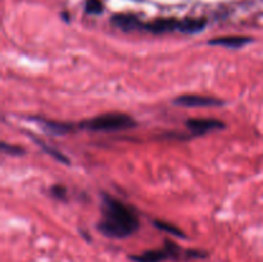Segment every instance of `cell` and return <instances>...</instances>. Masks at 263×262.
<instances>
[{"instance_id":"cell-1","label":"cell","mask_w":263,"mask_h":262,"mask_svg":"<svg viewBox=\"0 0 263 262\" xmlns=\"http://www.w3.org/2000/svg\"><path fill=\"white\" fill-rule=\"evenodd\" d=\"M140 222L128 205L112 195L102 194V217L97 228L103 235L113 239H125L138 231Z\"/></svg>"},{"instance_id":"cell-2","label":"cell","mask_w":263,"mask_h":262,"mask_svg":"<svg viewBox=\"0 0 263 262\" xmlns=\"http://www.w3.org/2000/svg\"><path fill=\"white\" fill-rule=\"evenodd\" d=\"M208 254L200 249H184L172 241L166 240L162 248L149 249L140 254L130 256L134 262H166V261H187V259H203Z\"/></svg>"},{"instance_id":"cell-3","label":"cell","mask_w":263,"mask_h":262,"mask_svg":"<svg viewBox=\"0 0 263 262\" xmlns=\"http://www.w3.org/2000/svg\"><path fill=\"white\" fill-rule=\"evenodd\" d=\"M79 126L80 128L97 131V133H115V131H123L135 127L136 122L131 116L126 113L109 112L89 118Z\"/></svg>"},{"instance_id":"cell-4","label":"cell","mask_w":263,"mask_h":262,"mask_svg":"<svg viewBox=\"0 0 263 262\" xmlns=\"http://www.w3.org/2000/svg\"><path fill=\"white\" fill-rule=\"evenodd\" d=\"M174 104L181 105V107L199 108V107H218L222 105L223 102L218 98L208 97L202 94H184L175 98Z\"/></svg>"},{"instance_id":"cell-5","label":"cell","mask_w":263,"mask_h":262,"mask_svg":"<svg viewBox=\"0 0 263 262\" xmlns=\"http://www.w3.org/2000/svg\"><path fill=\"white\" fill-rule=\"evenodd\" d=\"M186 127L195 135H204L212 131L222 130L225 128V123L217 118H189Z\"/></svg>"},{"instance_id":"cell-6","label":"cell","mask_w":263,"mask_h":262,"mask_svg":"<svg viewBox=\"0 0 263 262\" xmlns=\"http://www.w3.org/2000/svg\"><path fill=\"white\" fill-rule=\"evenodd\" d=\"M182 28V20L176 18H158V20L151 21V22L143 23L141 30H145L152 33H167L180 31Z\"/></svg>"},{"instance_id":"cell-7","label":"cell","mask_w":263,"mask_h":262,"mask_svg":"<svg viewBox=\"0 0 263 262\" xmlns=\"http://www.w3.org/2000/svg\"><path fill=\"white\" fill-rule=\"evenodd\" d=\"M252 39L247 38V36H220V38H213L208 41L210 45H218L225 46V48L230 49H239L241 46L247 45L251 43Z\"/></svg>"},{"instance_id":"cell-8","label":"cell","mask_w":263,"mask_h":262,"mask_svg":"<svg viewBox=\"0 0 263 262\" xmlns=\"http://www.w3.org/2000/svg\"><path fill=\"white\" fill-rule=\"evenodd\" d=\"M112 23L123 31L141 30L143 22L133 14H116L112 17Z\"/></svg>"},{"instance_id":"cell-9","label":"cell","mask_w":263,"mask_h":262,"mask_svg":"<svg viewBox=\"0 0 263 262\" xmlns=\"http://www.w3.org/2000/svg\"><path fill=\"white\" fill-rule=\"evenodd\" d=\"M207 21L203 18H185L182 20L181 32L184 33H197L204 30Z\"/></svg>"},{"instance_id":"cell-10","label":"cell","mask_w":263,"mask_h":262,"mask_svg":"<svg viewBox=\"0 0 263 262\" xmlns=\"http://www.w3.org/2000/svg\"><path fill=\"white\" fill-rule=\"evenodd\" d=\"M43 125L49 133L57 134V135H63V134L72 131V128H73V126L69 125V123L57 122V121H43Z\"/></svg>"},{"instance_id":"cell-11","label":"cell","mask_w":263,"mask_h":262,"mask_svg":"<svg viewBox=\"0 0 263 262\" xmlns=\"http://www.w3.org/2000/svg\"><path fill=\"white\" fill-rule=\"evenodd\" d=\"M153 223L162 231H166V233L171 234V235L179 236V238H186L184 233L180 230L177 226H175L174 223H170L167 221H162V220H153Z\"/></svg>"},{"instance_id":"cell-12","label":"cell","mask_w":263,"mask_h":262,"mask_svg":"<svg viewBox=\"0 0 263 262\" xmlns=\"http://www.w3.org/2000/svg\"><path fill=\"white\" fill-rule=\"evenodd\" d=\"M35 139V141H36V144H37V145H40L41 148L44 149V152H46V153L48 154H50L51 157H53L54 159H57V161H59V162H62V163H66V164H68V158H67L66 156H64L63 153H62V152H59L58 149H55V148H53V146H50V145H48V144H44V143H41V140H39V139H36V138H33Z\"/></svg>"},{"instance_id":"cell-13","label":"cell","mask_w":263,"mask_h":262,"mask_svg":"<svg viewBox=\"0 0 263 262\" xmlns=\"http://www.w3.org/2000/svg\"><path fill=\"white\" fill-rule=\"evenodd\" d=\"M104 7H103V3L100 0H86L85 3V10L89 14L98 15L103 12Z\"/></svg>"},{"instance_id":"cell-14","label":"cell","mask_w":263,"mask_h":262,"mask_svg":"<svg viewBox=\"0 0 263 262\" xmlns=\"http://www.w3.org/2000/svg\"><path fill=\"white\" fill-rule=\"evenodd\" d=\"M50 194L59 200H67V189L61 184L53 185L50 188Z\"/></svg>"},{"instance_id":"cell-15","label":"cell","mask_w":263,"mask_h":262,"mask_svg":"<svg viewBox=\"0 0 263 262\" xmlns=\"http://www.w3.org/2000/svg\"><path fill=\"white\" fill-rule=\"evenodd\" d=\"M2 149L4 153L12 154V156H21V154H23V149L21 146L10 145V144H7L5 141L2 143Z\"/></svg>"}]
</instances>
